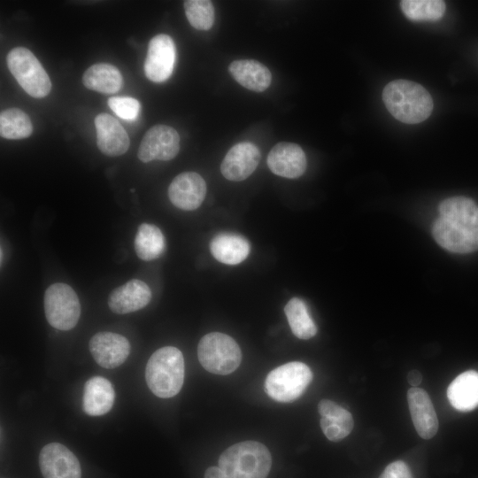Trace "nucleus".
Segmentation results:
<instances>
[{"mask_svg":"<svg viewBox=\"0 0 478 478\" xmlns=\"http://www.w3.org/2000/svg\"><path fill=\"white\" fill-rule=\"evenodd\" d=\"M432 234L449 251L469 253L478 250V205L471 198L452 197L441 202Z\"/></svg>","mask_w":478,"mask_h":478,"instance_id":"f257e3e1","label":"nucleus"},{"mask_svg":"<svg viewBox=\"0 0 478 478\" xmlns=\"http://www.w3.org/2000/svg\"><path fill=\"white\" fill-rule=\"evenodd\" d=\"M382 100L390 114L406 124L424 121L433 110V99L428 91L407 80L389 82L382 90Z\"/></svg>","mask_w":478,"mask_h":478,"instance_id":"f03ea898","label":"nucleus"},{"mask_svg":"<svg viewBox=\"0 0 478 478\" xmlns=\"http://www.w3.org/2000/svg\"><path fill=\"white\" fill-rule=\"evenodd\" d=\"M145 379L155 396L168 398L177 395L184 381L181 351L173 346H165L153 352L146 365Z\"/></svg>","mask_w":478,"mask_h":478,"instance_id":"7ed1b4c3","label":"nucleus"},{"mask_svg":"<svg viewBox=\"0 0 478 478\" xmlns=\"http://www.w3.org/2000/svg\"><path fill=\"white\" fill-rule=\"evenodd\" d=\"M271 466L268 449L256 441L231 445L219 458V467L230 478H266Z\"/></svg>","mask_w":478,"mask_h":478,"instance_id":"20e7f679","label":"nucleus"},{"mask_svg":"<svg viewBox=\"0 0 478 478\" xmlns=\"http://www.w3.org/2000/svg\"><path fill=\"white\" fill-rule=\"evenodd\" d=\"M197 357L202 366L208 372L226 375L239 366L242 352L231 336L220 332H212L200 339Z\"/></svg>","mask_w":478,"mask_h":478,"instance_id":"39448f33","label":"nucleus"},{"mask_svg":"<svg viewBox=\"0 0 478 478\" xmlns=\"http://www.w3.org/2000/svg\"><path fill=\"white\" fill-rule=\"evenodd\" d=\"M312 380V373L305 363L292 361L272 370L266 376L265 390L277 402L288 403L300 397Z\"/></svg>","mask_w":478,"mask_h":478,"instance_id":"423d86ee","label":"nucleus"},{"mask_svg":"<svg viewBox=\"0 0 478 478\" xmlns=\"http://www.w3.org/2000/svg\"><path fill=\"white\" fill-rule=\"evenodd\" d=\"M8 68L20 87L31 96L45 97L50 79L35 56L25 47H15L6 57Z\"/></svg>","mask_w":478,"mask_h":478,"instance_id":"0eeeda50","label":"nucleus"},{"mask_svg":"<svg viewBox=\"0 0 478 478\" xmlns=\"http://www.w3.org/2000/svg\"><path fill=\"white\" fill-rule=\"evenodd\" d=\"M44 312L51 327L70 330L76 326L81 316L78 296L66 283L51 284L44 294Z\"/></svg>","mask_w":478,"mask_h":478,"instance_id":"6e6552de","label":"nucleus"},{"mask_svg":"<svg viewBox=\"0 0 478 478\" xmlns=\"http://www.w3.org/2000/svg\"><path fill=\"white\" fill-rule=\"evenodd\" d=\"M180 150V135L166 125H155L143 135L138 148L137 157L143 163L152 160L168 161Z\"/></svg>","mask_w":478,"mask_h":478,"instance_id":"1a4fd4ad","label":"nucleus"},{"mask_svg":"<svg viewBox=\"0 0 478 478\" xmlns=\"http://www.w3.org/2000/svg\"><path fill=\"white\" fill-rule=\"evenodd\" d=\"M176 50L173 40L166 34L152 37L144 60L146 77L153 82L166 81L173 71Z\"/></svg>","mask_w":478,"mask_h":478,"instance_id":"9d476101","label":"nucleus"},{"mask_svg":"<svg viewBox=\"0 0 478 478\" xmlns=\"http://www.w3.org/2000/svg\"><path fill=\"white\" fill-rule=\"evenodd\" d=\"M39 465L44 478L81 477L78 459L58 443H50L42 447L39 454Z\"/></svg>","mask_w":478,"mask_h":478,"instance_id":"9b49d317","label":"nucleus"},{"mask_svg":"<svg viewBox=\"0 0 478 478\" xmlns=\"http://www.w3.org/2000/svg\"><path fill=\"white\" fill-rule=\"evenodd\" d=\"M89 348L96 362L104 368L120 366L130 353L128 340L112 332L96 333L91 337Z\"/></svg>","mask_w":478,"mask_h":478,"instance_id":"f8f14e48","label":"nucleus"},{"mask_svg":"<svg viewBox=\"0 0 478 478\" xmlns=\"http://www.w3.org/2000/svg\"><path fill=\"white\" fill-rule=\"evenodd\" d=\"M206 183L200 174L184 172L178 174L168 187L171 203L185 211L197 209L204 200Z\"/></svg>","mask_w":478,"mask_h":478,"instance_id":"ddd939ff","label":"nucleus"},{"mask_svg":"<svg viewBox=\"0 0 478 478\" xmlns=\"http://www.w3.org/2000/svg\"><path fill=\"white\" fill-rule=\"evenodd\" d=\"M260 157V151L255 144L249 142L236 143L224 157L220 172L229 181H243L255 171Z\"/></svg>","mask_w":478,"mask_h":478,"instance_id":"4468645a","label":"nucleus"},{"mask_svg":"<svg viewBox=\"0 0 478 478\" xmlns=\"http://www.w3.org/2000/svg\"><path fill=\"white\" fill-rule=\"evenodd\" d=\"M266 163L273 173L289 179L303 175L307 165L302 148L287 142L278 143L271 149Z\"/></svg>","mask_w":478,"mask_h":478,"instance_id":"2eb2a0df","label":"nucleus"},{"mask_svg":"<svg viewBox=\"0 0 478 478\" xmlns=\"http://www.w3.org/2000/svg\"><path fill=\"white\" fill-rule=\"evenodd\" d=\"M96 145L109 157H118L127 152L130 145L127 133L121 124L108 113H99L95 118Z\"/></svg>","mask_w":478,"mask_h":478,"instance_id":"dca6fc26","label":"nucleus"},{"mask_svg":"<svg viewBox=\"0 0 478 478\" xmlns=\"http://www.w3.org/2000/svg\"><path fill=\"white\" fill-rule=\"evenodd\" d=\"M411 418L418 435L424 439L432 438L438 430V419L428 394L420 388L407 391Z\"/></svg>","mask_w":478,"mask_h":478,"instance_id":"f3484780","label":"nucleus"},{"mask_svg":"<svg viewBox=\"0 0 478 478\" xmlns=\"http://www.w3.org/2000/svg\"><path fill=\"white\" fill-rule=\"evenodd\" d=\"M151 299V291L143 281L133 279L113 289L108 297L112 312L126 314L145 307Z\"/></svg>","mask_w":478,"mask_h":478,"instance_id":"a211bd4d","label":"nucleus"},{"mask_svg":"<svg viewBox=\"0 0 478 478\" xmlns=\"http://www.w3.org/2000/svg\"><path fill=\"white\" fill-rule=\"evenodd\" d=\"M318 411L321 416V430L328 440L339 442L351 432L354 420L345 408L331 400L322 399L318 405Z\"/></svg>","mask_w":478,"mask_h":478,"instance_id":"6ab92c4d","label":"nucleus"},{"mask_svg":"<svg viewBox=\"0 0 478 478\" xmlns=\"http://www.w3.org/2000/svg\"><path fill=\"white\" fill-rule=\"evenodd\" d=\"M114 399V389L110 381L104 377L94 376L86 382L82 407L87 414L100 416L107 413L112 409Z\"/></svg>","mask_w":478,"mask_h":478,"instance_id":"aec40b11","label":"nucleus"},{"mask_svg":"<svg viewBox=\"0 0 478 478\" xmlns=\"http://www.w3.org/2000/svg\"><path fill=\"white\" fill-rule=\"evenodd\" d=\"M447 398L456 410L469 412L478 406V372L468 370L459 374L447 389Z\"/></svg>","mask_w":478,"mask_h":478,"instance_id":"412c9836","label":"nucleus"},{"mask_svg":"<svg viewBox=\"0 0 478 478\" xmlns=\"http://www.w3.org/2000/svg\"><path fill=\"white\" fill-rule=\"evenodd\" d=\"M228 71L239 84L255 92L265 91L271 84L269 69L254 59L235 60L229 65Z\"/></svg>","mask_w":478,"mask_h":478,"instance_id":"4be33fe9","label":"nucleus"},{"mask_svg":"<svg viewBox=\"0 0 478 478\" xmlns=\"http://www.w3.org/2000/svg\"><path fill=\"white\" fill-rule=\"evenodd\" d=\"M212 255L219 262L237 265L249 255L251 245L248 240L234 233H220L210 243Z\"/></svg>","mask_w":478,"mask_h":478,"instance_id":"5701e85b","label":"nucleus"},{"mask_svg":"<svg viewBox=\"0 0 478 478\" xmlns=\"http://www.w3.org/2000/svg\"><path fill=\"white\" fill-rule=\"evenodd\" d=\"M123 78L117 67L107 63L89 66L82 75V83L89 89L104 94H114L122 86Z\"/></svg>","mask_w":478,"mask_h":478,"instance_id":"b1692460","label":"nucleus"},{"mask_svg":"<svg viewBox=\"0 0 478 478\" xmlns=\"http://www.w3.org/2000/svg\"><path fill=\"white\" fill-rule=\"evenodd\" d=\"M166 250V240L161 230L153 224L143 223L135 237V251L144 261L159 258Z\"/></svg>","mask_w":478,"mask_h":478,"instance_id":"393cba45","label":"nucleus"},{"mask_svg":"<svg viewBox=\"0 0 478 478\" xmlns=\"http://www.w3.org/2000/svg\"><path fill=\"white\" fill-rule=\"evenodd\" d=\"M284 312L292 333L299 339L307 340L317 334V327L308 312L306 304L298 297L291 298Z\"/></svg>","mask_w":478,"mask_h":478,"instance_id":"a878e982","label":"nucleus"},{"mask_svg":"<svg viewBox=\"0 0 478 478\" xmlns=\"http://www.w3.org/2000/svg\"><path fill=\"white\" fill-rule=\"evenodd\" d=\"M33 125L28 115L20 109L10 108L0 113V135L5 139H23L31 135Z\"/></svg>","mask_w":478,"mask_h":478,"instance_id":"bb28decb","label":"nucleus"},{"mask_svg":"<svg viewBox=\"0 0 478 478\" xmlns=\"http://www.w3.org/2000/svg\"><path fill=\"white\" fill-rule=\"evenodd\" d=\"M403 13L413 21H436L440 19L446 9L442 0H403L400 2Z\"/></svg>","mask_w":478,"mask_h":478,"instance_id":"cd10ccee","label":"nucleus"},{"mask_svg":"<svg viewBox=\"0 0 478 478\" xmlns=\"http://www.w3.org/2000/svg\"><path fill=\"white\" fill-rule=\"evenodd\" d=\"M186 17L190 25L197 30H209L212 28L215 12L211 1L186 0L183 2Z\"/></svg>","mask_w":478,"mask_h":478,"instance_id":"c85d7f7f","label":"nucleus"},{"mask_svg":"<svg viewBox=\"0 0 478 478\" xmlns=\"http://www.w3.org/2000/svg\"><path fill=\"white\" fill-rule=\"evenodd\" d=\"M108 105L117 116L127 120H135L141 107L138 100L129 96H112Z\"/></svg>","mask_w":478,"mask_h":478,"instance_id":"c756f323","label":"nucleus"},{"mask_svg":"<svg viewBox=\"0 0 478 478\" xmlns=\"http://www.w3.org/2000/svg\"><path fill=\"white\" fill-rule=\"evenodd\" d=\"M379 478H413L409 466L401 460L389 464Z\"/></svg>","mask_w":478,"mask_h":478,"instance_id":"7c9ffc66","label":"nucleus"},{"mask_svg":"<svg viewBox=\"0 0 478 478\" xmlns=\"http://www.w3.org/2000/svg\"><path fill=\"white\" fill-rule=\"evenodd\" d=\"M204 478H230L220 467L211 466L204 473Z\"/></svg>","mask_w":478,"mask_h":478,"instance_id":"2f4dec72","label":"nucleus"},{"mask_svg":"<svg viewBox=\"0 0 478 478\" xmlns=\"http://www.w3.org/2000/svg\"><path fill=\"white\" fill-rule=\"evenodd\" d=\"M407 381L413 388L418 387L422 381V374L419 370L413 369L407 374Z\"/></svg>","mask_w":478,"mask_h":478,"instance_id":"473e14b6","label":"nucleus"}]
</instances>
